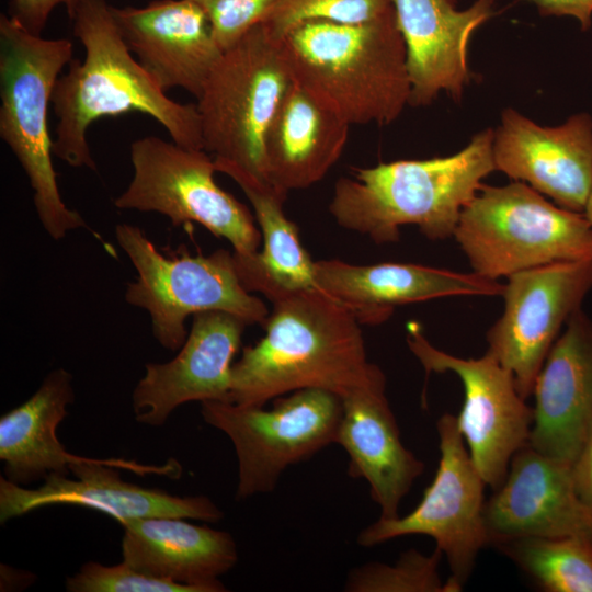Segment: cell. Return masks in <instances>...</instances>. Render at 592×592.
<instances>
[{"mask_svg": "<svg viewBox=\"0 0 592 592\" xmlns=\"http://www.w3.org/2000/svg\"><path fill=\"white\" fill-rule=\"evenodd\" d=\"M265 334L232 364L229 401L264 406L300 389L343 398L384 373L367 358L354 314L317 287L272 303Z\"/></svg>", "mask_w": 592, "mask_h": 592, "instance_id": "obj_1", "label": "cell"}, {"mask_svg": "<svg viewBox=\"0 0 592 592\" xmlns=\"http://www.w3.org/2000/svg\"><path fill=\"white\" fill-rule=\"evenodd\" d=\"M71 20L86 55L83 60L72 58L54 87L52 104L58 123L53 153L57 158L95 171L88 128L102 117L129 112L155 118L175 144L204 149L196 104L170 99L133 57L106 0H80Z\"/></svg>", "mask_w": 592, "mask_h": 592, "instance_id": "obj_2", "label": "cell"}, {"mask_svg": "<svg viewBox=\"0 0 592 592\" xmlns=\"http://www.w3.org/2000/svg\"><path fill=\"white\" fill-rule=\"evenodd\" d=\"M493 137L486 128L451 156L354 168L353 178L337 180L329 212L377 244L398 242L407 225L430 240L453 237L464 207L496 171Z\"/></svg>", "mask_w": 592, "mask_h": 592, "instance_id": "obj_3", "label": "cell"}, {"mask_svg": "<svg viewBox=\"0 0 592 592\" xmlns=\"http://www.w3.org/2000/svg\"><path fill=\"white\" fill-rule=\"evenodd\" d=\"M291 78L351 125H388L409 105L395 10L361 23L305 21L280 43Z\"/></svg>", "mask_w": 592, "mask_h": 592, "instance_id": "obj_4", "label": "cell"}, {"mask_svg": "<svg viewBox=\"0 0 592 592\" xmlns=\"http://www.w3.org/2000/svg\"><path fill=\"white\" fill-rule=\"evenodd\" d=\"M72 48L67 38H44L0 15V137L23 168L37 217L55 240L87 227L60 195L48 128L54 87L73 58Z\"/></svg>", "mask_w": 592, "mask_h": 592, "instance_id": "obj_5", "label": "cell"}, {"mask_svg": "<svg viewBox=\"0 0 592 592\" xmlns=\"http://www.w3.org/2000/svg\"><path fill=\"white\" fill-rule=\"evenodd\" d=\"M453 237L473 272L497 281L556 262L592 261V225L524 182L482 184Z\"/></svg>", "mask_w": 592, "mask_h": 592, "instance_id": "obj_6", "label": "cell"}, {"mask_svg": "<svg viewBox=\"0 0 592 592\" xmlns=\"http://www.w3.org/2000/svg\"><path fill=\"white\" fill-rule=\"evenodd\" d=\"M115 237L137 272L125 300L148 312L152 334L164 349L179 351L189 333L186 318L201 311H226L264 327L267 307L242 285L234 252L192 255L181 247L167 258L138 226L124 223L116 225Z\"/></svg>", "mask_w": 592, "mask_h": 592, "instance_id": "obj_7", "label": "cell"}, {"mask_svg": "<svg viewBox=\"0 0 592 592\" xmlns=\"http://www.w3.org/2000/svg\"><path fill=\"white\" fill-rule=\"evenodd\" d=\"M292 78L261 24L224 50L201 96L204 150L266 180L264 143Z\"/></svg>", "mask_w": 592, "mask_h": 592, "instance_id": "obj_8", "label": "cell"}, {"mask_svg": "<svg viewBox=\"0 0 592 592\" xmlns=\"http://www.w3.org/2000/svg\"><path fill=\"white\" fill-rule=\"evenodd\" d=\"M343 403L322 389L274 399L271 409L231 401L201 402L204 421L224 432L238 459L237 500L275 489L283 471L335 443Z\"/></svg>", "mask_w": 592, "mask_h": 592, "instance_id": "obj_9", "label": "cell"}, {"mask_svg": "<svg viewBox=\"0 0 592 592\" xmlns=\"http://www.w3.org/2000/svg\"><path fill=\"white\" fill-rule=\"evenodd\" d=\"M130 161L133 178L114 200L117 208L159 213L175 227L197 223L226 239L238 257L259 252L262 236L253 215L217 185L207 151L147 136L132 144Z\"/></svg>", "mask_w": 592, "mask_h": 592, "instance_id": "obj_10", "label": "cell"}, {"mask_svg": "<svg viewBox=\"0 0 592 592\" xmlns=\"http://www.w3.org/2000/svg\"><path fill=\"white\" fill-rule=\"evenodd\" d=\"M440 463L420 503L409 514L379 517L364 527L357 544L373 547L407 535L434 539L449 566L446 592L462 591L474 571L479 551L489 545L483 509L487 486L470 458L457 418L444 413L436 422Z\"/></svg>", "mask_w": 592, "mask_h": 592, "instance_id": "obj_11", "label": "cell"}, {"mask_svg": "<svg viewBox=\"0 0 592 592\" xmlns=\"http://www.w3.org/2000/svg\"><path fill=\"white\" fill-rule=\"evenodd\" d=\"M118 469L139 475L157 474L172 478L181 466L169 459L162 466L141 465L125 459L90 458L70 465L69 475H48L38 488L29 489L0 477V522L19 517L47 505H79L102 512L119 524L135 519L173 516L216 523L221 510L207 497H178L163 490L144 488L121 478Z\"/></svg>", "mask_w": 592, "mask_h": 592, "instance_id": "obj_12", "label": "cell"}, {"mask_svg": "<svg viewBox=\"0 0 592 592\" xmlns=\"http://www.w3.org/2000/svg\"><path fill=\"white\" fill-rule=\"evenodd\" d=\"M592 289V261L556 262L508 277L504 309L490 327L487 354L513 375L527 399L554 343Z\"/></svg>", "mask_w": 592, "mask_h": 592, "instance_id": "obj_13", "label": "cell"}, {"mask_svg": "<svg viewBox=\"0 0 592 592\" xmlns=\"http://www.w3.org/2000/svg\"><path fill=\"white\" fill-rule=\"evenodd\" d=\"M407 344L425 374L454 373L464 387L458 429L471 460L493 490L504 481L513 455L528 443L533 408L515 387L513 375L485 353L478 358L448 354L409 323Z\"/></svg>", "mask_w": 592, "mask_h": 592, "instance_id": "obj_14", "label": "cell"}, {"mask_svg": "<svg viewBox=\"0 0 592 592\" xmlns=\"http://www.w3.org/2000/svg\"><path fill=\"white\" fill-rule=\"evenodd\" d=\"M493 161L496 170L556 205L583 213L592 187V118L578 113L548 127L508 107L494 130Z\"/></svg>", "mask_w": 592, "mask_h": 592, "instance_id": "obj_15", "label": "cell"}, {"mask_svg": "<svg viewBox=\"0 0 592 592\" xmlns=\"http://www.w3.org/2000/svg\"><path fill=\"white\" fill-rule=\"evenodd\" d=\"M247 326L226 311L194 314L178 354L169 362L145 366L132 395L136 421L160 426L183 403L229 401L232 360Z\"/></svg>", "mask_w": 592, "mask_h": 592, "instance_id": "obj_16", "label": "cell"}, {"mask_svg": "<svg viewBox=\"0 0 592 592\" xmlns=\"http://www.w3.org/2000/svg\"><path fill=\"white\" fill-rule=\"evenodd\" d=\"M493 491L483 509L489 545L523 536L576 537L592 545V508L578 494L571 466L527 443Z\"/></svg>", "mask_w": 592, "mask_h": 592, "instance_id": "obj_17", "label": "cell"}, {"mask_svg": "<svg viewBox=\"0 0 592 592\" xmlns=\"http://www.w3.org/2000/svg\"><path fill=\"white\" fill-rule=\"evenodd\" d=\"M528 444L572 467L592 432V320L568 319L536 378Z\"/></svg>", "mask_w": 592, "mask_h": 592, "instance_id": "obj_18", "label": "cell"}, {"mask_svg": "<svg viewBox=\"0 0 592 592\" xmlns=\"http://www.w3.org/2000/svg\"><path fill=\"white\" fill-rule=\"evenodd\" d=\"M111 10L129 50L156 83L164 92L182 88L197 100L223 54L203 9L193 0H156Z\"/></svg>", "mask_w": 592, "mask_h": 592, "instance_id": "obj_19", "label": "cell"}, {"mask_svg": "<svg viewBox=\"0 0 592 592\" xmlns=\"http://www.w3.org/2000/svg\"><path fill=\"white\" fill-rule=\"evenodd\" d=\"M410 80L409 105L426 106L441 92L460 101L471 81L467 62L473 33L494 14V0L465 10L457 0H391Z\"/></svg>", "mask_w": 592, "mask_h": 592, "instance_id": "obj_20", "label": "cell"}, {"mask_svg": "<svg viewBox=\"0 0 592 592\" xmlns=\"http://www.w3.org/2000/svg\"><path fill=\"white\" fill-rule=\"evenodd\" d=\"M314 280L317 288L350 309L361 325L385 322L398 306L451 296H501L504 288L474 272L399 262L357 265L318 260Z\"/></svg>", "mask_w": 592, "mask_h": 592, "instance_id": "obj_21", "label": "cell"}, {"mask_svg": "<svg viewBox=\"0 0 592 592\" xmlns=\"http://www.w3.org/2000/svg\"><path fill=\"white\" fill-rule=\"evenodd\" d=\"M341 399L335 443L349 456L348 474L368 482L379 517H397L400 502L422 475L424 463L401 442L386 397L385 374Z\"/></svg>", "mask_w": 592, "mask_h": 592, "instance_id": "obj_22", "label": "cell"}, {"mask_svg": "<svg viewBox=\"0 0 592 592\" xmlns=\"http://www.w3.org/2000/svg\"><path fill=\"white\" fill-rule=\"evenodd\" d=\"M123 562L149 577L223 592L219 577L238 561L232 535L182 517L158 516L121 523Z\"/></svg>", "mask_w": 592, "mask_h": 592, "instance_id": "obj_23", "label": "cell"}, {"mask_svg": "<svg viewBox=\"0 0 592 592\" xmlns=\"http://www.w3.org/2000/svg\"><path fill=\"white\" fill-rule=\"evenodd\" d=\"M350 125L292 81L267 129L266 180L289 192L325 178L341 157Z\"/></svg>", "mask_w": 592, "mask_h": 592, "instance_id": "obj_24", "label": "cell"}, {"mask_svg": "<svg viewBox=\"0 0 592 592\" xmlns=\"http://www.w3.org/2000/svg\"><path fill=\"white\" fill-rule=\"evenodd\" d=\"M214 160L217 172L231 178L248 197L262 236L258 253L247 258L234 253L246 289L260 293L273 303L285 295L316 287L315 261L303 247L297 226L284 213L288 193L231 162Z\"/></svg>", "mask_w": 592, "mask_h": 592, "instance_id": "obj_25", "label": "cell"}, {"mask_svg": "<svg viewBox=\"0 0 592 592\" xmlns=\"http://www.w3.org/2000/svg\"><path fill=\"white\" fill-rule=\"evenodd\" d=\"M73 400L72 375L56 368L26 401L0 418L5 479L26 487L52 474L70 475V465L90 459L70 454L57 436Z\"/></svg>", "mask_w": 592, "mask_h": 592, "instance_id": "obj_26", "label": "cell"}, {"mask_svg": "<svg viewBox=\"0 0 592 592\" xmlns=\"http://www.w3.org/2000/svg\"><path fill=\"white\" fill-rule=\"evenodd\" d=\"M548 592H592V545L576 537L523 536L491 544Z\"/></svg>", "mask_w": 592, "mask_h": 592, "instance_id": "obj_27", "label": "cell"}, {"mask_svg": "<svg viewBox=\"0 0 592 592\" xmlns=\"http://www.w3.org/2000/svg\"><path fill=\"white\" fill-rule=\"evenodd\" d=\"M442 551L435 547L431 555L415 549L401 554L395 565L378 561L364 563L348 574V592H446L440 576Z\"/></svg>", "mask_w": 592, "mask_h": 592, "instance_id": "obj_28", "label": "cell"}, {"mask_svg": "<svg viewBox=\"0 0 592 592\" xmlns=\"http://www.w3.org/2000/svg\"><path fill=\"white\" fill-rule=\"evenodd\" d=\"M392 9L391 0H276L260 24L280 44L292 29L305 21L361 23Z\"/></svg>", "mask_w": 592, "mask_h": 592, "instance_id": "obj_29", "label": "cell"}, {"mask_svg": "<svg viewBox=\"0 0 592 592\" xmlns=\"http://www.w3.org/2000/svg\"><path fill=\"white\" fill-rule=\"evenodd\" d=\"M66 589L69 592H200L191 585L140 573L123 561L115 566L89 561L66 579Z\"/></svg>", "mask_w": 592, "mask_h": 592, "instance_id": "obj_30", "label": "cell"}, {"mask_svg": "<svg viewBox=\"0 0 592 592\" xmlns=\"http://www.w3.org/2000/svg\"><path fill=\"white\" fill-rule=\"evenodd\" d=\"M205 12L224 52L262 22L276 0H193Z\"/></svg>", "mask_w": 592, "mask_h": 592, "instance_id": "obj_31", "label": "cell"}, {"mask_svg": "<svg viewBox=\"0 0 592 592\" xmlns=\"http://www.w3.org/2000/svg\"><path fill=\"white\" fill-rule=\"evenodd\" d=\"M80 0H11L10 16L24 29L35 35H41L53 10L64 5L70 19Z\"/></svg>", "mask_w": 592, "mask_h": 592, "instance_id": "obj_32", "label": "cell"}, {"mask_svg": "<svg viewBox=\"0 0 592 592\" xmlns=\"http://www.w3.org/2000/svg\"><path fill=\"white\" fill-rule=\"evenodd\" d=\"M532 2L544 16H572L588 31L592 23V0H524Z\"/></svg>", "mask_w": 592, "mask_h": 592, "instance_id": "obj_33", "label": "cell"}, {"mask_svg": "<svg viewBox=\"0 0 592 592\" xmlns=\"http://www.w3.org/2000/svg\"><path fill=\"white\" fill-rule=\"evenodd\" d=\"M572 474L578 494L592 508V432L572 465Z\"/></svg>", "mask_w": 592, "mask_h": 592, "instance_id": "obj_34", "label": "cell"}, {"mask_svg": "<svg viewBox=\"0 0 592 592\" xmlns=\"http://www.w3.org/2000/svg\"><path fill=\"white\" fill-rule=\"evenodd\" d=\"M14 577H12V573L9 570L8 566L1 565V585L5 584L10 581V578H14V584L13 590L18 587H26L30 583H32L33 574L31 572L26 571H20L16 569H13Z\"/></svg>", "mask_w": 592, "mask_h": 592, "instance_id": "obj_35", "label": "cell"}, {"mask_svg": "<svg viewBox=\"0 0 592 592\" xmlns=\"http://www.w3.org/2000/svg\"><path fill=\"white\" fill-rule=\"evenodd\" d=\"M582 214L584 215L587 220L592 225V187L589 193V196L584 206V210Z\"/></svg>", "mask_w": 592, "mask_h": 592, "instance_id": "obj_36", "label": "cell"}]
</instances>
